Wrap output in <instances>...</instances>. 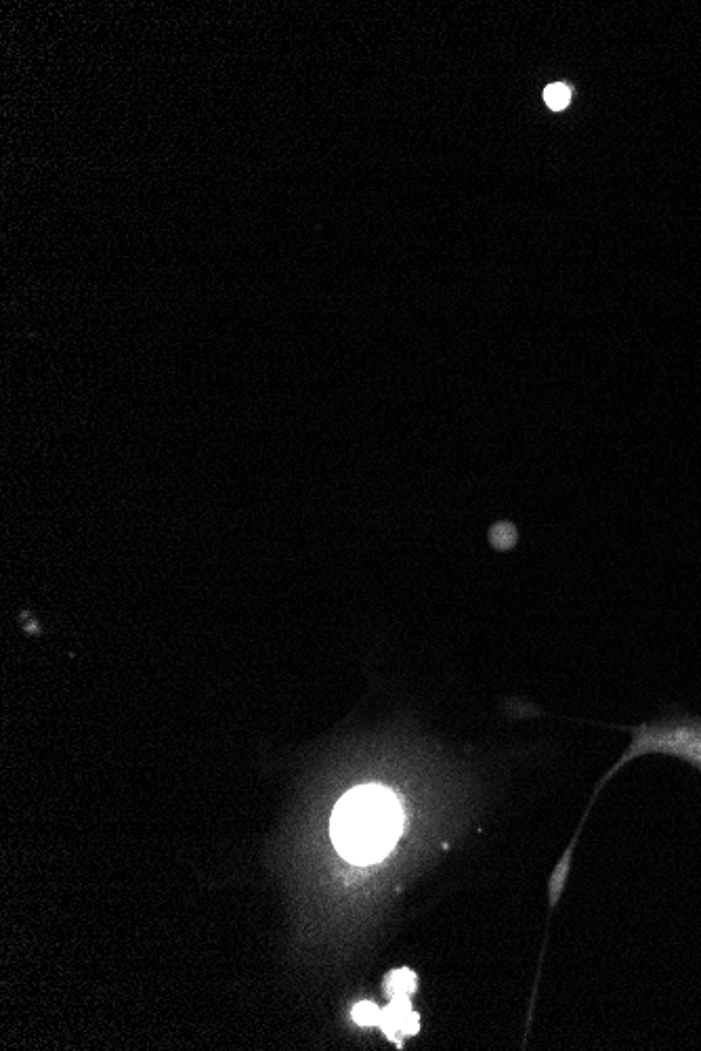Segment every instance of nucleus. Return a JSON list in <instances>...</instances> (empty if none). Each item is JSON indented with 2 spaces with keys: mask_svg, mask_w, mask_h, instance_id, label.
Segmentation results:
<instances>
[{
  "mask_svg": "<svg viewBox=\"0 0 701 1051\" xmlns=\"http://www.w3.org/2000/svg\"><path fill=\"white\" fill-rule=\"evenodd\" d=\"M418 1026H420L418 1014H414V1010L410 1007V997H393L387 1010H382L380 1028L385 1031L389 1039L397 1043L403 1037L418 1033Z\"/></svg>",
  "mask_w": 701,
  "mask_h": 1051,
  "instance_id": "2",
  "label": "nucleus"
},
{
  "mask_svg": "<svg viewBox=\"0 0 701 1051\" xmlns=\"http://www.w3.org/2000/svg\"><path fill=\"white\" fill-rule=\"evenodd\" d=\"M401 808L393 793L380 785L349 791L332 814V842L347 861L368 865L380 861L401 833Z\"/></svg>",
  "mask_w": 701,
  "mask_h": 1051,
  "instance_id": "1",
  "label": "nucleus"
},
{
  "mask_svg": "<svg viewBox=\"0 0 701 1051\" xmlns=\"http://www.w3.org/2000/svg\"><path fill=\"white\" fill-rule=\"evenodd\" d=\"M418 986V980H416V974H412L410 970H395L389 974L387 978V991L391 997H410Z\"/></svg>",
  "mask_w": 701,
  "mask_h": 1051,
  "instance_id": "3",
  "label": "nucleus"
},
{
  "mask_svg": "<svg viewBox=\"0 0 701 1051\" xmlns=\"http://www.w3.org/2000/svg\"><path fill=\"white\" fill-rule=\"evenodd\" d=\"M544 101L548 103V107H552V110H563V107H567L571 101V91L565 87V84H550V87L544 91Z\"/></svg>",
  "mask_w": 701,
  "mask_h": 1051,
  "instance_id": "5",
  "label": "nucleus"
},
{
  "mask_svg": "<svg viewBox=\"0 0 701 1051\" xmlns=\"http://www.w3.org/2000/svg\"><path fill=\"white\" fill-rule=\"evenodd\" d=\"M351 1018L359 1026H380L382 1010H380V1007H376L374 1003H370V1001H361V1003H357L353 1007Z\"/></svg>",
  "mask_w": 701,
  "mask_h": 1051,
  "instance_id": "4",
  "label": "nucleus"
}]
</instances>
